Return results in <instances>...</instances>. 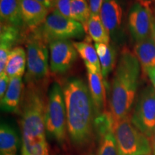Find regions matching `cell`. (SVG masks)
Instances as JSON below:
<instances>
[{
  "instance_id": "obj_26",
  "label": "cell",
  "mask_w": 155,
  "mask_h": 155,
  "mask_svg": "<svg viewBox=\"0 0 155 155\" xmlns=\"http://www.w3.org/2000/svg\"><path fill=\"white\" fill-rule=\"evenodd\" d=\"M53 9H56L64 17H68V18H72L71 17V0H55Z\"/></svg>"
},
{
  "instance_id": "obj_16",
  "label": "cell",
  "mask_w": 155,
  "mask_h": 155,
  "mask_svg": "<svg viewBox=\"0 0 155 155\" xmlns=\"http://www.w3.org/2000/svg\"><path fill=\"white\" fill-rule=\"evenodd\" d=\"M134 53L140 64L144 74L148 70L155 67V38L152 35L149 38L135 42Z\"/></svg>"
},
{
  "instance_id": "obj_1",
  "label": "cell",
  "mask_w": 155,
  "mask_h": 155,
  "mask_svg": "<svg viewBox=\"0 0 155 155\" xmlns=\"http://www.w3.org/2000/svg\"><path fill=\"white\" fill-rule=\"evenodd\" d=\"M70 141L78 150L92 143L96 118L88 86L81 78H70L63 85Z\"/></svg>"
},
{
  "instance_id": "obj_7",
  "label": "cell",
  "mask_w": 155,
  "mask_h": 155,
  "mask_svg": "<svg viewBox=\"0 0 155 155\" xmlns=\"http://www.w3.org/2000/svg\"><path fill=\"white\" fill-rule=\"evenodd\" d=\"M114 135L119 155H151L150 140L133 124L130 116L115 122Z\"/></svg>"
},
{
  "instance_id": "obj_22",
  "label": "cell",
  "mask_w": 155,
  "mask_h": 155,
  "mask_svg": "<svg viewBox=\"0 0 155 155\" xmlns=\"http://www.w3.org/2000/svg\"><path fill=\"white\" fill-rule=\"evenodd\" d=\"M98 139L97 155H119L114 129L96 134Z\"/></svg>"
},
{
  "instance_id": "obj_9",
  "label": "cell",
  "mask_w": 155,
  "mask_h": 155,
  "mask_svg": "<svg viewBox=\"0 0 155 155\" xmlns=\"http://www.w3.org/2000/svg\"><path fill=\"white\" fill-rule=\"evenodd\" d=\"M153 19L150 4L139 0L134 4L128 16V27L135 42L152 35Z\"/></svg>"
},
{
  "instance_id": "obj_14",
  "label": "cell",
  "mask_w": 155,
  "mask_h": 155,
  "mask_svg": "<svg viewBox=\"0 0 155 155\" xmlns=\"http://www.w3.org/2000/svg\"><path fill=\"white\" fill-rule=\"evenodd\" d=\"M20 29L1 24L0 33V74L5 73L6 64L11 50L20 39Z\"/></svg>"
},
{
  "instance_id": "obj_32",
  "label": "cell",
  "mask_w": 155,
  "mask_h": 155,
  "mask_svg": "<svg viewBox=\"0 0 155 155\" xmlns=\"http://www.w3.org/2000/svg\"><path fill=\"white\" fill-rule=\"evenodd\" d=\"M152 36L155 38V19H153V23H152Z\"/></svg>"
},
{
  "instance_id": "obj_34",
  "label": "cell",
  "mask_w": 155,
  "mask_h": 155,
  "mask_svg": "<svg viewBox=\"0 0 155 155\" xmlns=\"http://www.w3.org/2000/svg\"><path fill=\"white\" fill-rule=\"evenodd\" d=\"M139 1L143 2L144 3H147V4H151L153 1H155V0H139Z\"/></svg>"
},
{
  "instance_id": "obj_15",
  "label": "cell",
  "mask_w": 155,
  "mask_h": 155,
  "mask_svg": "<svg viewBox=\"0 0 155 155\" xmlns=\"http://www.w3.org/2000/svg\"><path fill=\"white\" fill-rule=\"evenodd\" d=\"M89 91L94 103L96 116L105 111L106 88L102 75L87 71Z\"/></svg>"
},
{
  "instance_id": "obj_20",
  "label": "cell",
  "mask_w": 155,
  "mask_h": 155,
  "mask_svg": "<svg viewBox=\"0 0 155 155\" xmlns=\"http://www.w3.org/2000/svg\"><path fill=\"white\" fill-rule=\"evenodd\" d=\"M73 43L78 54L84 61L87 71L101 74L99 58L95 46L88 41L73 42Z\"/></svg>"
},
{
  "instance_id": "obj_6",
  "label": "cell",
  "mask_w": 155,
  "mask_h": 155,
  "mask_svg": "<svg viewBox=\"0 0 155 155\" xmlns=\"http://www.w3.org/2000/svg\"><path fill=\"white\" fill-rule=\"evenodd\" d=\"M34 32L48 44L54 40L81 38L86 33L81 22L64 17L55 9L50 11L43 24Z\"/></svg>"
},
{
  "instance_id": "obj_11",
  "label": "cell",
  "mask_w": 155,
  "mask_h": 155,
  "mask_svg": "<svg viewBox=\"0 0 155 155\" xmlns=\"http://www.w3.org/2000/svg\"><path fill=\"white\" fill-rule=\"evenodd\" d=\"M19 5L24 27L30 32L43 24L50 11L35 0H19Z\"/></svg>"
},
{
  "instance_id": "obj_30",
  "label": "cell",
  "mask_w": 155,
  "mask_h": 155,
  "mask_svg": "<svg viewBox=\"0 0 155 155\" xmlns=\"http://www.w3.org/2000/svg\"><path fill=\"white\" fill-rule=\"evenodd\" d=\"M147 75H148L149 78H150V81L152 82L153 86L155 88V67L148 70V71L147 72Z\"/></svg>"
},
{
  "instance_id": "obj_27",
  "label": "cell",
  "mask_w": 155,
  "mask_h": 155,
  "mask_svg": "<svg viewBox=\"0 0 155 155\" xmlns=\"http://www.w3.org/2000/svg\"><path fill=\"white\" fill-rule=\"evenodd\" d=\"M9 81H10V78L5 73L0 74V98L1 99L3 98L7 91Z\"/></svg>"
},
{
  "instance_id": "obj_4",
  "label": "cell",
  "mask_w": 155,
  "mask_h": 155,
  "mask_svg": "<svg viewBox=\"0 0 155 155\" xmlns=\"http://www.w3.org/2000/svg\"><path fill=\"white\" fill-rule=\"evenodd\" d=\"M45 129L60 147H65L68 138L67 115L63 88L59 83L54 82L50 86L47 97Z\"/></svg>"
},
{
  "instance_id": "obj_19",
  "label": "cell",
  "mask_w": 155,
  "mask_h": 155,
  "mask_svg": "<svg viewBox=\"0 0 155 155\" xmlns=\"http://www.w3.org/2000/svg\"><path fill=\"white\" fill-rule=\"evenodd\" d=\"M19 138L15 128L9 124H1L0 127V152L1 155H17Z\"/></svg>"
},
{
  "instance_id": "obj_28",
  "label": "cell",
  "mask_w": 155,
  "mask_h": 155,
  "mask_svg": "<svg viewBox=\"0 0 155 155\" xmlns=\"http://www.w3.org/2000/svg\"><path fill=\"white\" fill-rule=\"evenodd\" d=\"M104 0H88L91 15H99Z\"/></svg>"
},
{
  "instance_id": "obj_10",
  "label": "cell",
  "mask_w": 155,
  "mask_h": 155,
  "mask_svg": "<svg viewBox=\"0 0 155 155\" xmlns=\"http://www.w3.org/2000/svg\"><path fill=\"white\" fill-rule=\"evenodd\" d=\"M50 70L54 74H63L71 68L78 52L70 40H54L48 44Z\"/></svg>"
},
{
  "instance_id": "obj_13",
  "label": "cell",
  "mask_w": 155,
  "mask_h": 155,
  "mask_svg": "<svg viewBox=\"0 0 155 155\" xmlns=\"http://www.w3.org/2000/svg\"><path fill=\"white\" fill-rule=\"evenodd\" d=\"M24 90V83L22 77L10 78L7 91L1 99L2 111L8 113H20Z\"/></svg>"
},
{
  "instance_id": "obj_24",
  "label": "cell",
  "mask_w": 155,
  "mask_h": 155,
  "mask_svg": "<svg viewBox=\"0 0 155 155\" xmlns=\"http://www.w3.org/2000/svg\"><path fill=\"white\" fill-rule=\"evenodd\" d=\"M91 15L88 0H71V17L83 25L85 31Z\"/></svg>"
},
{
  "instance_id": "obj_5",
  "label": "cell",
  "mask_w": 155,
  "mask_h": 155,
  "mask_svg": "<svg viewBox=\"0 0 155 155\" xmlns=\"http://www.w3.org/2000/svg\"><path fill=\"white\" fill-rule=\"evenodd\" d=\"M47 44L34 32H30L26 40L27 83H45L49 78V52Z\"/></svg>"
},
{
  "instance_id": "obj_29",
  "label": "cell",
  "mask_w": 155,
  "mask_h": 155,
  "mask_svg": "<svg viewBox=\"0 0 155 155\" xmlns=\"http://www.w3.org/2000/svg\"><path fill=\"white\" fill-rule=\"evenodd\" d=\"M35 1L38 2L40 4H42V5L45 6L46 8H48L50 10L53 9L54 7V2H55V0H35Z\"/></svg>"
},
{
  "instance_id": "obj_18",
  "label": "cell",
  "mask_w": 155,
  "mask_h": 155,
  "mask_svg": "<svg viewBox=\"0 0 155 155\" xmlns=\"http://www.w3.org/2000/svg\"><path fill=\"white\" fill-rule=\"evenodd\" d=\"M27 67V53L21 46H17L11 50L5 73L9 78L15 77H22Z\"/></svg>"
},
{
  "instance_id": "obj_31",
  "label": "cell",
  "mask_w": 155,
  "mask_h": 155,
  "mask_svg": "<svg viewBox=\"0 0 155 155\" xmlns=\"http://www.w3.org/2000/svg\"><path fill=\"white\" fill-rule=\"evenodd\" d=\"M150 144H151V147H152L153 155H155V130L153 132L152 137H150Z\"/></svg>"
},
{
  "instance_id": "obj_17",
  "label": "cell",
  "mask_w": 155,
  "mask_h": 155,
  "mask_svg": "<svg viewBox=\"0 0 155 155\" xmlns=\"http://www.w3.org/2000/svg\"><path fill=\"white\" fill-rule=\"evenodd\" d=\"M0 18L1 24L19 29L24 27L19 0H0Z\"/></svg>"
},
{
  "instance_id": "obj_12",
  "label": "cell",
  "mask_w": 155,
  "mask_h": 155,
  "mask_svg": "<svg viewBox=\"0 0 155 155\" xmlns=\"http://www.w3.org/2000/svg\"><path fill=\"white\" fill-rule=\"evenodd\" d=\"M99 16L110 35L118 36L123 21V8L119 0H104Z\"/></svg>"
},
{
  "instance_id": "obj_3",
  "label": "cell",
  "mask_w": 155,
  "mask_h": 155,
  "mask_svg": "<svg viewBox=\"0 0 155 155\" xmlns=\"http://www.w3.org/2000/svg\"><path fill=\"white\" fill-rule=\"evenodd\" d=\"M43 83H27L20 108L22 142L46 139L45 114L47 98Z\"/></svg>"
},
{
  "instance_id": "obj_23",
  "label": "cell",
  "mask_w": 155,
  "mask_h": 155,
  "mask_svg": "<svg viewBox=\"0 0 155 155\" xmlns=\"http://www.w3.org/2000/svg\"><path fill=\"white\" fill-rule=\"evenodd\" d=\"M98 58L101 68L102 77L106 83L108 75L116 68L117 65V52L116 48L112 45H108L106 53Z\"/></svg>"
},
{
  "instance_id": "obj_33",
  "label": "cell",
  "mask_w": 155,
  "mask_h": 155,
  "mask_svg": "<svg viewBox=\"0 0 155 155\" xmlns=\"http://www.w3.org/2000/svg\"><path fill=\"white\" fill-rule=\"evenodd\" d=\"M84 155H97V154L94 152V150H91L87 151V152Z\"/></svg>"
},
{
  "instance_id": "obj_25",
  "label": "cell",
  "mask_w": 155,
  "mask_h": 155,
  "mask_svg": "<svg viewBox=\"0 0 155 155\" xmlns=\"http://www.w3.org/2000/svg\"><path fill=\"white\" fill-rule=\"evenodd\" d=\"M22 155H49L46 139L34 142H22Z\"/></svg>"
},
{
  "instance_id": "obj_8",
  "label": "cell",
  "mask_w": 155,
  "mask_h": 155,
  "mask_svg": "<svg viewBox=\"0 0 155 155\" xmlns=\"http://www.w3.org/2000/svg\"><path fill=\"white\" fill-rule=\"evenodd\" d=\"M132 124L150 139L155 130V88L147 86L137 96L132 114Z\"/></svg>"
},
{
  "instance_id": "obj_2",
  "label": "cell",
  "mask_w": 155,
  "mask_h": 155,
  "mask_svg": "<svg viewBox=\"0 0 155 155\" xmlns=\"http://www.w3.org/2000/svg\"><path fill=\"white\" fill-rule=\"evenodd\" d=\"M141 69L134 53L124 48L114 71L110 91V112L115 122L130 116L138 90Z\"/></svg>"
},
{
  "instance_id": "obj_21",
  "label": "cell",
  "mask_w": 155,
  "mask_h": 155,
  "mask_svg": "<svg viewBox=\"0 0 155 155\" xmlns=\"http://www.w3.org/2000/svg\"><path fill=\"white\" fill-rule=\"evenodd\" d=\"M86 32L95 43L110 45L111 35L104 27L99 15H91L86 25Z\"/></svg>"
}]
</instances>
